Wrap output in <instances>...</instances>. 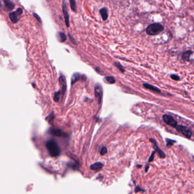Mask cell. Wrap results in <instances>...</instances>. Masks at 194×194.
Masks as SVG:
<instances>
[{"label":"cell","instance_id":"cell-8","mask_svg":"<svg viewBox=\"0 0 194 194\" xmlns=\"http://www.w3.org/2000/svg\"><path fill=\"white\" fill-rule=\"evenodd\" d=\"M150 141L153 143L154 149H155V151L158 153L159 157L161 158H164L166 157V155H165V153L162 150H160L159 149L158 146H157V142L156 141V140L153 139H150Z\"/></svg>","mask_w":194,"mask_h":194},{"label":"cell","instance_id":"cell-4","mask_svg":"<svg viewBox=\"0 0 194 194\" xmlns=\"http://www.w3.org/2000/svg\"><path fill=\"white\" fill-rule=\"evenodd\" d=\"M23 13V10L21 8H18L17 10L14 12L9 13V17L11 21L13 23H16L19 19V17Z\"/></svg>","mask_w":194,"mask_h":194},{"label":"cell","instance_id":"cell-22","mask_svg":"<svg viewBox=\"0 0 194 194\" xmlns=\"http://www.w3.org/2000/svg\"><path fill=\"white\" fill-rule=\"evenodd\" d=\"M156 151H153L150 156V157H149V162H151L153 161L154 160V155H155V153H156Z\"/></svg>","mask_w":194,"mask_h":194},{"label":"cell","instance_id":"cell-15","mask_svg":"<svg viewBox=\"0 0 194 194\" xmlns=\"http://www.w3.org/2000/svg\"><path fill=\"white\" fill-rule=\"evenodd\" d=\"M57 37L58 38V40L60 42H64L67 39V37L66 35L63 32H58L57 34Z\"/></svg>","mask_w":194,"mask_h":194},{"label":"cell","instance_id":"cell-2","mask_svg":"<svg viewBox=\"0 0 194 194\" xmlns=\"http://www.w3.org/2000/svg\"><path fill=\"white\" fill-rule=\"evenodd\" d=\"M163 30L164 27L162 25L155 23L148 26L146 29V31L149 35H156L163 31Z\"/></svg>","mask_w":194,"mask_h":194},{"label":"cell","instance_id":"cell-26","mask_svg":"<svg viewBox=\"0 0 194 194\" xmlns=\"http://www.w3.org/2000/svg\"><path fill=\"white\" fill-rule=\"evenodd\" d=\"M33 15H34V16H35V18L36 19V20L39 22H40V23H41L42 22V20H41V19H40V17L39 16H38L36 13H33Z\"/></svg>","mask_w":194,"mask_h":194},{"label":"cell","instance_id":"cell-9","mask_svg":"<svg viewBox=\"0 0 194 194\" xmlns=\"http://www.w3.org/2000/svg\"><path fill=\"white\" fill-rule=\"evenodd\" d=\"M4 3V9L6 10H12L15 7L14 3L10 0H2Z\"/></svg>","mask_w":194,"mask_h":194},{"label":"cell","instance_id":"cell-25","mask_svg":"<svg viewBox=\"0 0 194 194\" xmlns=\"http://www.w3.org/2000/svg\"><path fill=\"white\" fill-rule=\"evenodd\" d=\"M115 64H116V66L121 71V72H125V70H124V69H123V66L121 65L120 64H119V63H115Z\"/></svg>","mask_w":194,"mask_h":194},{"label":"cell","instance_id":"cell-24","mask_svg":"<svg viewBox=\"0 0 194 194\" xmlns=\"http://www.w3.org/2000/svg\"><path fill=\"white\" fill-rule=\"evenodd\" d=\"M171 78L173 80H175V81H179V80H180V77H179L178 76L176 75V74H172V75L171 76Z\"/></svg>","mask_w":194,"mask_h":194},{"label":"cell","instance_id":"cell-17","mask_svg":"<svg viewBox=\"0 0 194 194\" xmlns=\"http://www.w3.org/2000/svg\"><path fill=\"white\" fill-rule=\"evenodd\" d=\"M80 78V74H77V73H76V74H74L72 77V79H71V83H75L76 81L77 80H78Z\"/></svg>","mask_w":194,"mask_h":194},{"label":"cell","instance_id":"cell-7","mask_svg":"<svg viewBox=\"0 0 194 194\" xmlns=\"http://www.w3.org/2000/svg\"><path fill=\"white\" fill-rule=\"evenodd\" d=\"M95 96L96 97L99 102V103H101L102 98H103V89L101 85L99 84H97L95 86Z\"/></svg>","mask_w":194,"mask_h":194},{"label":"cell","instance_id":"cell-3","mask_svg":"<svg viewBox=\"0 0 194 194\" xmlns=\"http://www.w3.org/2000/svg\"><path fill=\"white\" fill-rule=\"evenodd\" d=\"M163 119L164 122L168 124L169 126H170L171 127L176 128L178 126V123L175 120V119L171 115H164L163 116Z\"/></svg>","mask_w":194,"mask_h":194},{"label":"cell","instance_id":"cell-21","mask_svg":"<svg viewBox=\"0 0 194 194\" xmlns=\"http://www.w3.org/2000/svg\"><path fill=\"white\" fill-rule=\"evenodd\" d=\"M145 190L141 188L139 186H136V189H135V192L137 193H138V192H145Z\"/></svg>","mask_w":194,"mask_h":194},{"label":"cell","instance_id":"cell-1","mask_svg":"<svg viewBox=\"0 0 194 194\" xmlns=\"http://www.w3.org/2000/svg\"><path fill=\"white\" fill-rule=\"evenodd\" d=\"M46 148L52 157H57L60 154L59 146L53 140H50L46 143Z\"/></svg>","mask_w":194,"mask_h":194},{"label":"cell","instance_id":"cell-6","mask_svg":"<svg viewBox=\"0 0 194 194\" xmlns=\"http://www.w3.org/2000/svg\"><path fill=\"white\" fill-rule=\"evenodd\" d=\"M62 9H63V15L64 17V20H65V23L67 27H70V20H69V15L67 11V6L66 5V3L64 0L63 1V3H62Z\"/></svg>","mask_w":194,"mask_h":194},{"label":"cell","instance_id":"cell-11","mask_svg":"<svg viewBox=\"0 0 194 194\" xmlns=\"http://www.w3.org/2000/svg\"><path fill=\"white\" fill-rule=\"evenodd\" d=\"M143 86L145 87L146 89H149V90H150L151 91H153V92H158V93L160 92V90L159 89L158 87H155L154 86H152L151 85H149L148 83H143Z\"/></svg>","mask_w":194,"mask_h":194},{"label":"cell","instance_id":"cell-5","mask_svg":"<svg viewBox=\"0 0 194 194\" xmlns=\"http://www.w3.org/2000/svg\"><path fill=\"white\" fill-rule=\"evenodd\" d=\"M176 129L178 132L181 133L182 135H183L184 136H186L187 138H190L192 136V135H193L192 131L189 128L185 126H178L176 127Z\"/></svg>","mask_w":194,"mask_h":194},{"label":"cell","instance_id":"cell-20","mask_svg":"<svg viewBox=\"0 0 194 194\" xmlns=\"http://www.w3.org/2000/svg\"><path fill=\"white\" fill-rule=\"evenodd\" d=\"M59 95H60V92H58L55 93L54 94V100L55 102H58L59 99Z\"/></svg>","mask_w":194,"mask_h":194},{"label":"cell","instance_id":"cell-28","mask_svg":"<svg viewBox=\"0 0 194 194\" xmlns=\"http://www.w3.org/2000/svg\"><path fill=\"white\" fill-rule=\"evenodd\" d=\"M149 165L148 163H146V166H145V172H147V170H149Z\"/></svg>","mask_w":194,"mask_h":194},{"label":"cell","instance_id":"cell-14","mask_svg":"<svg viewBox=\"0 0 194 194\" xmlns=\"http://www.w3.org/2000/svg\"><path fill=\"white\" fill-rule=\"evenodd\" d=\"M59 82L62 85V90H63V92L64 93L66 89V81L65 80V78L63 76H61L59 79Z\"/></svg>","mask_w":194,"mask_h":194},{"label":"cell","instance_id":"cell-12","mask_svg":"<svg viewBox=\"0 0 194 194\" xmlns=\"http://www.w3.org/2000/svg\"><path fill=\"white\" fill-rule=\"evenodd\" d=\"M100 13L101 16V17L103 19V20H106L108 18V11L106 8H103L101 9L100 10Z\"/></svg>","mask_w":194,"mask_h":194},{"label":"cell","instance_id":"cell-10","mask_svg":"<svg viewBox=\"0 0 194 194\" xmlns=\"http://www.w3.org/2000/svg\"><path fill=\"white\" fill-rule=\"evenodd\" d=\"M51 133L56 136H64L66 134L60 129L53 128L50 130Z\"/></svg>","mask_w":194,"mask_h":194},{"label":"cell","instance_id":"cell-27","mask_svg":"<svg viewBox=\"0 0 194 194\" xmlns=\"http://www.w3.org/2000/svg\"><path fill=\"white\" fill-rule=\"evenodd\" d=\"M106 152H107V149H106V148H105V147H104V148H103L101 149V154L102 155H103V154H106Z\"/></svg>","mask_w":194,"mask_h":194},{"label":"cell","instance_id":"cell-18","mask_svg":"<svg viewBox=\"0 0 194 194\" xmlns=\"http://www.w3.org/2000/svg\"><path fill=\"white\" fill-rule=\"evenodd\" d=\"M105 79L106 80V81H107L108 82H109V83H114L115 82V80L114 79L113 77H111V76H108V77H106L105 78Z\"/></svg>","mask_w":194,"mask_h":194},{"label":"cell","instance_id":"cell-30","mask_svg":"<svg viewBox=\"0 0 194 194\" xmlns=\"http://www.w3.org/2000/svg\"></svg>","mask_w":194,"mask_h":194},{"label":"cell","instance_id":"cell-13","mask_svg":"<svg viewBox=\"0 0 194 194\" xmlns=\"http://www.w3.org/2000/svg\"><path fill=\"white\" fill-rule=\"evenodd\" d=\"M193 54V51H187L186 52H184L183 53V55H182V58L186 60V61H189L190 60V56Z\"/></svg>","mask_w":194,"mask_h":194},{"label":"cell","instance_id":"cell-16","mask_svg":"<svg viewBox=\"0 0 194 194\" xmlns=\"http://www.w3.org/2000/svg\"><path fill=\"white\" fill-rule=\"evenodd\" d=\"M70 3V6L72 10L76 12V3L75 0H69Z\"/></svg>","mask_w":194,"mask_h":194},{"label":"cell","instance_id":"cell-23","mask_svg":"<svg viewBox=\"0 0 194 194\" xmlns=\"http://www.w3.org/2000/svg\"><path fill=\"white\" fill-rule=\"evenodd\" d=\"M100 166H101V163H95V164H94V165H93L92 166V169H97L100 167Z\"/></svg>","mask_w":194,"mask_h":194},{"label":"cell","instance_id":"cell-19","mask_svg":"<svg viewBox=\"0 0 194 194\" xmlns=\"http://www.w3.org/2000/svg\"><path fill=\"white\" fill-rule=\"evenodd\" d=\"M166 143H167V144H166L167 146H173L175 143H176V141L175 140H171V139H166Z\"/></svg>","mask_w":194,"mask_h":194},{"label":"cell","instance_id":"cell-29","mask_svg":"<svg viewBox=\"0 0 194 194\" xmlns=\"http://www.w3.org/2000/svg\"><path fill=\"white\" fill-rule=\"evenodd\" d=\"M193 158H194V156H193Z\"/></svg>","mask_w":194,"mask_h":194}]
</instances>
